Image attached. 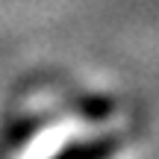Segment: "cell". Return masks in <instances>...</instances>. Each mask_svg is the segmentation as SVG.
<instances>
[{"label": "cell", "instance_id": "cell-1", "mask_svg": "<svg viewBox=\"0 0 159 159\" xmlns=\"http://www.w3.org/2000/svg\"><path fill=\"white\" fill-rule=\"evenodd\" d=\"M121 142L124 139L118 133H109V136L91 139V142H83V144H65L53 159H109L121 148Z\"/></svg>", "mask_w": 159, "mask_h": 159}]
</instances>
